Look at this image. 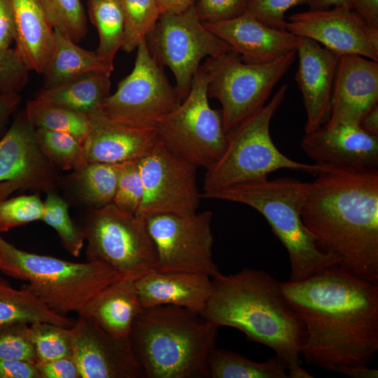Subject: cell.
<instances>
[{
	"label": "cell",
	"mask_w": 378,
	"mask_h": 378,
	"mask_svg": "<svg viewBox=\"0 0 378 378\" xmlns=\"http://www.w3.org/2000/svg\"><path fill=\"white\" fill-rule=\"evenodd\" d=\"M281 288L304 324L307 365L335 372L369 365L378 351V284L334 267Z\"/></svg>",
	"instance_id": "cell-1"
},
{
	"label": "cell",
	"mask_w": 378,
	"mask_h": 378,
	"mask_svg": "<svg viewBox=\"0 0 378 378\" xmlns=\"http://www.w3.org/2000/svg\"><path fill=\"white\" fill-rule=\"evenodd\" d=\"M302 220L338 267L378 284V169H328L314 176Z\"/></svg>",
	"instance_id": "cell-2"
},
{
	"label": "cell",
	"mask_w": 378,
	"mask_h": 378,
	"mask_svg": "<svg viewBox=\"0 0 378 378\" xmlns=\"http://www.w3.org/2000/svg\"><path fill=\"white\" fill-rule=\"evenodd\" d=\"M201 316L218 328H237L248 340L273 349L290 378L314 377L300 360L304 324L284 298L281 281L265 271L244 268L212 278L211 293Z\"/></svg>",
	"instance_id": "cell-3"
},
{
	"label": "cell",
	"mask_w": 378,
	"mask_h": 378,
	"mask_svg": "<svg viewBox=\"0 0 378 378\" xmlns=\"http://www.w3.org/2000/svg\"><path fill=\"white\" fill-rule=\"evenodd\" d=\"M218 329L186 308L160 304L143 309L130 339L144 377L208 378Z\"/></svg>",
	"instance_id": "cell-4"
},
{
	"label": "cell",
	"mask_w": 378,
	"mask_h": 378,
	"mask_svg": "<svg viewBox=\"0 0 378 378\" xmlns=\"http://www.w3.org/2000/svg\"><path fill=\"white\" fill-rule=\"evenodd\" d=\"M309 189V182L279 177L234 184L201 193V197L246 204L261 214L286 248L290 265L288 281L295 282L338 267L334 257L319 250L302 220L301 210Z\"/></svg>",
	"instance_id": "cell-5"
},
{
	"label": "cell",
	"mask_w": 378,
	"mask_h": 378,
	"mask_svg": "<svg viewBox=\"0 0 378 378\" xmlns=\"http://www.w3.org/2000/svg\"><path fill=\"white\" fill-rule=\"evenodd\" d=\"M0 255L6 274L27 281L22 287L55 313L79 314L109 284L122 278L111 267L97 262H74L16 248L0 235Z\"/></svg>",
	"instance_id": "cell-6"
},
{
	"label": "cell",
	"mask_w": 378,
	"mask_h": 378,
	"mask_svg": "<svg viewBox=\"0 0 378 378\" xmlns=\"http://www.w3.org/2000/svg\"><path fill=\"white\" fill-rule=\"evenodd\" d=\"M284 84L267 104L226 133V146L219 159L205 174L203 192L209 193L250 181L267 178L280 169L314 176L328 167L295 162L280 152L272 141L270 125L285 99Z\"/></svg>",
	"instance_id": "cell-7"
},
{
	"label": "cell",
	"mask_w": 378,
	"mask_h": 378,
	"mask_svg": "<svg viewBox=\"0 0 378 378\" xmlns=\"http://www.w3.org/2000/svg\"><path fill=\"white\" fill-rule=\"evenodd\" d=\"M297 57L293 50L272 62L247 64L234 50L207 57L202 67L209 82L207 96L221 104L225 133L264 106L275 85Z\"/></svg>",
	"instance_id": "cell-8"
},
{
	"label": "cell",
	"mask_w": 378,
	"mask_h": 378,
	"mask_svg": "<svg viewBox=\"0 0 378 378\" xmlns=\"http://www.w3.org/2000/svg\"><path fill=\"white\" fill-rule=\"evenodd\" d=\"M82 230L88 261L106 265L122 278L135 280L156 269V248L145 222L113 203L92 208Z\"/></svg>",
	"instance_id": "cell-9"
},
{
	"label": "cell",
	"mask_w": 378,
	"mask_h": 378,
	"mask_svg": "<svg viewBox=\"0 0 378 378\" xmlns=\"http://www.w3.org/2000/svg\"><path fill=\"white\" fill-rule=\"evenodd\" d=\"M208 82V75L200 66L188 96L155 126L166 147L206 169L219 159L226 146L220 111L213 109L209 103Z\"/></svg>",
	"instance_id": "cell-10"
},
{
	"label": "cell",
	"mask_w": 378,
	"mask_h": 378,
	"mask_svg": "<svg viewBox=\"0 0 378 378\" xmlns=\"http://www.w3.org/2000/svg\"><path fill=\"white\" fill-rule=\"evenodd\" d=\"M146 42L155 60L174 74L181 100L188 96L203 58L216 57L233 50L204 26L195 4L180 13L160 14Z\"/></svg>",
	"instance_id": "cell-11"
},
{
	"label": "cell",
	"mask_w": 378,
	"mask_h": 378,
	"mask_svg": "<svg viewBox=\"0 0 378 378\" xmlns=\"http://www.w3.org/2000/svg\"><path fill=\"white\" fill-rule=\"evenodd\" d=\"M132 72L118 85L116 91L102 102L100 109L108 117L136 126L155 127L176 108L181 99L161 66L153 57L146 39L136 48Z\"/></svg>",
	"instance_id": "cell-12"
},
{
	"label": "cell",
	"mask_w": 378,
	"mask_h": 378,
	"mask_svg": "<svg viewBox=\"0 0 378 378\" xmlns=\"http://www.w3.org/2000/svg\"><path fill=\"white\" fill-rule=\"evenodd\" d=\"M213 214L210 211L178 216L161 214L144 222L157 252L159 272L220 274L213 257Z\"/></svg>",
	"instance_id": "cell-13"
},
{
	"label": "cell",
	"mask_w": 378,
	"mask_h": 378,
	"mask_svg": "<svg viewBox=\"0 0 378 378\" xmlns=\"http://www.w3.org/2000/svg\"><path fill=\"white\" fill-rule=\"evenodd\" d=\"M138 166L144 197L136 217L145 221L157 215L185 216L197 211L202 197L195 165L159 141L138 161Z\"/></svg>",
	"instance_id": "cell-14"
},
{
	"label": "cell",
	"mask_w": 378,
	"mask_h": 378,
	"mask_svg": "<svg viewBox=\"0 0 378 378\" xmlns=\"http://www.w3.org/2000/svg\"><path fill=\"white\" fill-rule=\"evenodd\" d=\"M58 179L56 167L39 146L36 127L21 111L0 139V200L19 190L53 191Z\"/></svg>",
	"instance_id": "cell-15"
},
{
	"label": "cell",
	"mask_w": 378,
	"mask_h": 378,
	"mask_svg": "<svg viewBox=\"0 0 378 378\" xmlns=\"http://www.w3.org/2000/svg\"><path fill=\"white\" fill-rule=\"evenodd\" d=\"M286 29L311 38L340 55H357L378 62V29L368 24L354 9L333 7L295 13Z\"/></svg>",
	"instance_id": "cell-16"
},
{
	"label": "cell",
	"mask_w": 378,
	"mask_h": 378,
	"mask_svg": "<svg viewBox=\"0 0 378 378\" xmlns=\"http://www.w3.org/2000/svg\"><path fill=\"white\" fill-rule=\"evenodd\" d=\"M71 330L80 378L144 377L130 337H115L92 318L80 315Z\"/></svg>",
	"instance_id": "cell-17"
},
{
	"label": "cell",
	"mask_w": 378,
	"mask_h": 378,
	"mask_svg": "<svg viewBox=\"0 0 378 378\" xmlns=\"http://www.w3.org/2000/svg\"><path fill=\"white\" fill-rule=\"evenodd\" d=\"M301 148L317 164L355 169H378V137L358 125L324 124L305 134Z\"/></svg>",
	"instance_id": "cell-18"
},
{
	"label": "cell",
	"mask_w": 378,
	"mask_h": 378,
	"mask_svg": "<svg viewBox=\"0 0 378 378\" xmlns=\"http://www.w3.org/2000/svg\"><path fill=\"white\" fill-rule=\"evenodd\" d=\"M296 52L298 68L295 80L307 115L304 134H309L330 118L340 55L311 38L301 36Z\"/></svg>",
	"instance_id": "cell-19"
},
{
	"label": "cell",
	"mask_w": 378,
	"mask_h": 378,
	"mask_svg": "<svg viewBox=\"0 0 378 378\" xmlns=\"http://www.w3.org/2000/svg\"><path fill=\"white\" fill-rule=\"evenodd\" d=\"M378 104V62L357 55H340L328 125H358Z\"/></svg>",
	"instance_id": "cell-20"
},
{
	"label": "cell",
	"mask_w": 378,
	"mask_h": 378,
	"mask_svg": "<svg viewBox=\"0 0 378 378\" xmlns=\"http://www.w3.org/2000/svg\"><path fill=\"white\" fill-rule=\"evenodd\" d=\"M204 24L247 64L272 62L296 50L299 44V36L286 29L267 26L246 13L230 20Z\"/></svg>",
	"instance_id": "cell-21"
},
{
	"label": "cell",
	"mask_w": 378,
	"mask_h": 378,
	"mask_svg": "<svg viewBox=\"0 0 378 378\" xmlns=\"http://www.w3.org/2000/svg\"><path fill=\"white\" fill-rule=\"evenodd\" d=\"M91 130L84 143L88 162L118 164L138 161L160 140L155 127L126 124L100 108L89 115Z\"/></svg>",
	"instance_id": "cell-22"
},
{
	"label": "cell",
	"mask_w": 378,
	"mask_h": 378,
	"mask_svg": "<svg viewBox=\"0 0 378 378\" xmlns=\"http://www.w3.org/2000/svg\"><path fill=\"white\" fill-rule=\"evenodd\" d=\"M144 308L172 304L202 315L211 293L212 280L202 273L152 270L136 280Z\"/></svg>",
	"instance_id": "cell-23"
},
{
	"label": "cell",
	"mask_w": 378,
	"mask_h": 378,
	"mask_svg": "<svg viewBox=\"0 0 378 378\" xmlns=\"http://www.w3.org/2000/svg\"><path fill=\"white\" fill-rule=\"evenodd\" d=\"M143 309L136 280L121 278L95 295L78 315L92 318L111 335L124 338L130 337Z\"/></svg>",
	"instance_id": "cell-24"
},
{
	"label": "cell",
	"mask_w": 378,
	"mask_h": 378,
	"mask_svg": "<svg viewBox=\"0 0 378 378\" xmlns=\"http://www.w3.org/2000/svg\"><path fill=\"white\" fill-rule=\"evenodd\" d=\"M15 48L30 71L43 73L49 60L55 30L38 0H12Z\"/></svg>",
	"instance_id": "cell-25"
},
{
	"label": "cell",
	"mask_w": 378,
	"mask_h": 378,
	"mask_svg": "<svg viewBox=\"0 0 378 378\" xmlns=\"http://www.w3.org/2000/svg\"><path fill=\"white\" fill-rule=\"evenodd\" d=\"M111 73L90 71L50 87H43L35 99L60 105L90 115L100 108L110 94Z\"/></svg>",
	"instance_id": "cell-26"
},
{
	"label": "cell",
	"mask_w": 378,
	"mask_h": 378,
	"mask_svg": "<svg viewBox=\"0 0 378 378\" xmlns=\"http://www.w3.org/2000/svg\"><path fill=\"white\" fill-rule=\"evenodd\" d=\"M55 30V29H54ZM113 66L57 30H55L52 50L43 73L44 87H50L81 74L100 71L111 73Z\"/></svg>",
	"instance_id": "cell-27"
},
{
	"label": "cell",
	"mask_w": 378,
	"mask_h": 378,
	"mask_svg": "<svg viewBox=\"0 0 378 378\" xmlns=\"http://www.w3.org/2000/svg\"><path fill=\"white\" fill-rule=\"evenodd\" d=\"M49 323L71 328L74 321L51 310L29 290L15 289L0 280V325Z\"/></svg>",
	"instance_id": "cell-28"
},
{
	"label": "cell",
	"mask_w": 378,
	"mask_h": 378,
	"mask_svg": "<svg viewBox=\"0 0 378 378\" xmlns=\"http://www.w3.org/2000/svg\"><path fill=\"white\" fill-rule=\"evenodd\" d=\"M118 164L88 162L73 171L70 183L77 197L91 208L112 203L118 181Z\"/></svg>",
	"instance_id": "cell-29"
},
{
	"label": "cell",
	"mask_w": 378,
	"mask_h": 378,
	"mask_svg": "<svg viewBox=\"0 0 378 378\" xmlns=\"http://www.w3.org/2000/svg\"><path fill=\"white\" fill-rule=\"evenodd\" d=\"M211 378H288L284 363L275 356L262 363L236 352L216 347L208 358Z\"/></svg>",
	"instance_id": "cell-30"
},
{
	"label": "cell",
	"mask_w": 378,
	"mask_h": 378,
	"mask_svg": "<svg viewBox=\"0 0 378 378\" xmlns=\"http://www.w3.org/2000/svg\"><path fill=\"white\" fill-rule=\"evenodd\" d=\"M88 15L96 27L99 44L95 52L113 66L116 52L122 48L125 38L123 12L119 0H88Z\"/></svg>",
	"instance_id": "cell-31"
},
{
	"label": "cell",
	"mask_w": 378,
	"mask_h": 378,
	"mask_svg": "<svg viewBox=\"0 0 378 378\" xmlns=\"http://www.w3.org/2000/svg\"><path fill=\"white\" fill-rule=\"evenodd\" d=\"M29 121L36 128H44L70 134L85 143L91 130L89 115L69 108L35 99L24 108Z\"/></svg>",
	"instance_id": "cell-32"
},
{
	"label": "cell",
	"mask_w": 378,
	"mask_h": 378,
	"mask_svg": "<svg viewBox=\"0 0 378 378\" xmlns=\"http://www.w3.org/2000/svg\"><path fill=\"white\" fill-rule=\"evenodd\" d=\"M39 146L51 163L63 170H76L87 164L83 143L59 131L36 128Z\"/></svg>",
	"instance_id": "cell-33"
},
{
	"label": "cell",
	"mask_w": 378,
	"mask_h": 378,
	"mask_svg": "<svg viewBox=\"0 0 378 378\" xmlns=\"http://www.w3.org/2000/svg\"><path fill=\"white\" fill-rule=\"evenodd\" d=\"M124 16L125 38L122 49L131 52L146 39L160 15L157 0H119Z\"/></svg>",
	"instance_id": "cell-34"
},
{
	"label": "cell",
	"mask_w": 378,
	"mask_h": 378,
	"mask_svg": "<svg viewBox=\"0 0 378 378\" xmlns=\"http://www.w3.org/2000/svg\"><path fill=\"white\" fill-rule=\"evenodd\" d=\"M55 30L78 43L88 33L85 13L80 0H38Z\"/></svg>",
	"instance_id": "cell-35"
},
{
	"label": "cell",
	"mask_w": 378,
	"mask_h": 378,
	"mask_svg": "<svg viewBox=\"0 0 378 378\" xmlns=\"http://www.w3.org/2000/svg\"><path fill=\"white\" fill-rule=\"evenodd\" d=\"M41 220L57 233L66 250L78 257L84 244V233L71 220L66 201L53 191L48 192Z\"/></svg>",
	"instance_id": "cell-36"
},
{
	"label": "cell",
	"mask_w": 378,
	"mask_h": 378,
	"mask_svg": "<svg viewBox=\"0 0 378 378\" xmlns=\"http://www.w3.org/2000/svg\"><path fill=\"white\" fill-rule=\"evenodd\" d=\"M29 333L35 348L37 361L73 357L71 328L49 323H36L29 325Z\"/></svg>",
	"instance_id": "cell-37"
},
{
	"label": "cell",
	"mask_w": 378,
	"mask_h": 378,
	"mask_svg": "<svg viewBox=\"0 0 378 378\" xmlns=\"http://www.w3.org/2000/svg\"><path fill=\"white\" fill-rule=\"evenodd\" d=\"M44 203L38 194L0 200V232L41 220Z\"/></svg>",
	"instance_id": "cell-38"
},
{
	"label": "cell",
	"mask_w": 378,
	"mask_h": 378,
	"mask_svg": "<svg viewBox=\"0 0 378 378\" xmlns=\"http://www.w3.org/2000/svg\"><path fill=\"white\" fill-rule=\"evenodd\" d=\"M138 161L118 164V181L112 202L122 211L135 216L144 197Z\"/></svg>",
	"instance_id": "cell-39"
},
{
	"label": "cell",
	"mask_w": 378,
	"mask_h": 378,
	"mask_svg": "<svg viewBox=\"0 0 378 378\" xmlns=\"http://www.w3.org/2000/svg\"><path fill=\"white\" fill-rule=\"evenodd\" d=\"M29 328V324L26 323L0 325V358L37 362Z\"/></svg>",
	"instance_id": "cell-40"
},
{
	"label": "cell",
	"mask_w": 378,
	"mask_h": 378,
	"mask_svg": "<svg viewBox=\"0 0 378 378\" xmlns=\"http://www.w3.org/2000/svg\"><path fill=\"white\" fill-rule=\"evenodd\" d=\"M30 69L15 48H0V96L22 90Z\"/></svg>",
	"instance_id": "cell-41"
},
{
	"label": "cell",
	"mask_w": 378,
	"mask_h": 378,
	"mask_svg": "<svg viewBox=\"0 0 378 378\" xmlns=\"http://www.w3.org/2000/svg\"><path fill=\"white\" fill-rule=\"evenodd\" d=\"M302 4L305 0H247L245 13L267 26L286 29V11Z\"/></svg>",
	"instance_id": "cell-42"
},
{
	"label": "cell",
	"mask_w": 378,
	"mask_h": 378,
	"mask_svg": "<svg viewBox=\"0 0 378 378\" xmlns=\"http://www.w3.org/2000/svg\"><path fill=\"white\" fill-rule=\"evenodd\" d=\"M247 0H198L197 14L204 23L224 21L245 13Z\"/></svg>",
	"instance_id": "cell-43"
},
{
	"label": "cell",
	"mask_w": 378,
	"mask_h": 378,
	"mask_svg": "<svg viewBox=\"0 0 378 378\" xmlns=\"http://www.w3.org/2000/svg\"><path fill=\"white\" fill-rule=\"evenodd\" d=\"M36 365L41 378H80L73 357L37 361Z\"/></svg>",
	"instance_id": "cell-44"
},
{
	"label": "cell",
	"mask_w": 378,
	"mask_h": 378,
	"mask_svg": "<svg viewBox=\"0 0 378 378\" xmlns=\"http://www.w3.org/2000/svg\"><path fill=\"white\" fill-rule=\"evenodd\" d=\"M0 378H41L35 363L0 358Z\"/></svg>",
	"instance_id": "cell-45"
},
{
	"label": "cell",
	"mask_w": 378,
	"mask_h": 378,
	"mask_svg": "<svg viewBox=\"0 0 378 378\" xmlns=\"http://www.w3.org/2000/svg\"><path fill=\"white\" fill-rule=\"evenodd\" d=\"M14 41V13L12 0H0V48H8Z\"/></svg>",
	"instance_id": "cell-46"
},
{
	"label": "cell",
	"mask_w": 378,
	"mask_h": 378,
	"mask_svg": "<svg viewBox=\"0 0 378 378\" xmlns=\"http://www.w3.org/2000/svg\"><path fill=\"white\" fill-rule=\"evenodd\" d=\"M21 102L19 94L12 93L0 96V139L5 134L10 117Z\"/></svg>",
	"instance_id": "cell-47"
},
{
	"label": "cell",
	"mask_w": 378,
	"mask_h": 378,
	"mask_svg": "<svg viewBox=\"0 0 378 378\" xmlns=\"http://www.w3.org/2000/svg\"><path fill=\"white\" fill-rule=\"evenodd\" d=\"M354 9L368 24L378 29V0H354Z\"/></svg>",
	"instance_id": "cell-48"
},
{
	"label": "cell",
	"mask_w": 378,
	"mask_h": 378,
	"mask_svg": "<svg viewBox=\"0 0 378 378\" xmlns=\"http://www.w3.org/2000/svg\"><path fill=\"white\" fill-rule=\"evenodd\" d=\"M160 14L180 13L195 4V0H157Z\"/></svg>",
	"instance_id": "cell-49"
},
{
	"label": "cell",
	"mask_w": 378,
	"mask_h": 378,
	"mask_svg": "<svg viewBox=\"0 0 378 378\" xmlns=\"http://www.w3.org/2000/svg\"><path fill=\"white\" fill-rule=\"evenodd\" d=\"M359 127L365 133L378 137V104L372 106L363 116Z\"/></svg>",
	"instance_id": "cell-50"
},
{
	"label": "cell",
	"mask_w": 378,
	"mask_h": 378,
	"mask_svg": "<svg viewBox=\"0 0 378 378\" xmlns=\"http://www.w3.org/2000/svg\"><path fill=\"white\" fill-rule=\"evenodd\" d=\"M337 372L351 378H377L378 370L372 369L368 366L356 365L345 366L339 369Z\"/></svg>",
	"instance_id": "cell-51"
},
{
	"label": "cell",
	"mask_w": 378,
	"mask_h": 378,
	"mask_svg": "<svg viewBox=\"0 0 378 378\" xmlns=\"http://www.w3.org/2000/svg\"><path fill=\"white\" fill-rule=\"evenodd\" d=\"M305 4L311 10H322L340 6L354 9V0H305Z\"/></svg>",
	"instance_id": "cell-52"
},
{
	"label": "cell",
	"mask_w": 378,
	"mask_h": 378,
	"mask_svg": "<svg viewBox=\"0 0 378 378\" xmlns=\"http://www.w3.org/2000/svg\"><path fill=\"white\" fill-rule=\"evenodd\" d=\"M7 269L6 265L5 264L4 261L3 260L1 255H0V270H1L3 272H6Z\"/></svg>",
	"instance_id": "cell-53"
}]
</instances>
